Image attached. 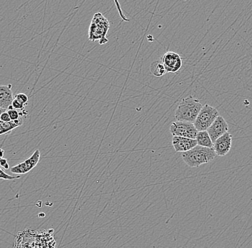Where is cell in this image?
<instances>
[{
	"label": "cell",
	"mask_w": 252,
	"mask_h": 248,
	"mask_svg": "<svg viewBox=\"0 0 252 248\" xmlns=\"http://www.w3.org/2000/svg\"><path fill=\"white\" fill-rule=\"evenodd\" d=\"M170 132L173 137H182V138L196 139L198 130L191 122L184 121H174L170 126Z\"/></svg>",
	"instance_id": "obj_5"
},
{
	"label": "cell",
	"mask_w": 252,
	"mask_h": 248,
	"mask_svg": "<svg viewBox=\"0 0 252 248\" xmlns=\"http://www.w3.org/2000/svg\"><path fill=\"white\" fill-rule=\"evenodd\" d=\"M228 125L226 121L223 117L220 115L216 120L213 122L210 128L208 129L207 132L212 139L213 143L220 137L226 134L228 131Z\"/></svg>",
	"instance_id": "obj_8"
},
{
	"label": "cell",
	"mask_w": 252,
	"mask_h": 248,
	"mask_svg": "<svg viewBox=\"0 0 252 248\" xmlns=\"http://www.w3.org/2000/svg\"><path fill=\"white\" fill-rule=\"evenodd\" d=\"M109 21L100 12L94 15L89 28V40L94 42L99 40L100 45L108 42L106 34L109 29Z\"/></svg>",
	"instance_id": "obj_3"
},
{
	"label": "cell",
	"mask_w": 252,
	"mask_h": 248,
	"mask_svg": "<svg viewBox=\"0 0 252 248\" xmlns=\"http://www.w3.org/2000/svg\"><path fill=\"white\" fill-rule=\"evenodd\" d=\"M172 144L176 152H186L198 145L196 139L182 138V137H173Z\"/></svg>",
	"instance_id": "obj_10"
},
{
	"label": "cell",
	"mask_w": 252,
	"mask_h": 248,
	"mask_svg": "<svg viewBox=\"0 0 252 248\" xmlns=\"http://www.w3.org/2000/svg\"><path fill=\"white\" fill-rule=\"evenodd\" d=\"M20 175H17V176H11V175H8L6 173L3 169L0 168V180H13L15 179H20Z\"/></svg>",
	"instance_id": "obj_15"
},
{
	"label": "cell",
	"mask_w": 252,
	"mask_h": 248,
	"mask_svg": "<svg viewBox=\"0 0 252 248\" xmlns=\"http://www.w3.org/2000/svg\"></svg>",
	"instance_id": "obj_23"
},
{
	"label": "cell",
	"mask_w": 252,
	"mask_h": 248,
	"mask_svg": "<svg viewBox=\"0 0 252 248\" xmlns=\"http://www.w3.org/2000/svg\"><path fill=\"white\" fill-rule=\"evenodd\" d=\"M202 108L203 105L198 99L193 96L184 97L178 105L175 112V118L176 121L193 123Z\"/></svg>",
	"instance_id": "obj_1"
},
{
	"label": "cell",
	"mask_w": 252,
	"mask_h": 248,
	"mask_svg": "<svg viewBox=\"0 0 252 248\" xmlns=\"http://www.w3.org/2000/svg\"><path fill=\"white\" fill-rule=\"evenodd\" d=\"M12 106L13 107L14 110H16L20 112V111H23L24 110H25V108L26 105L20 103V102H19L18 100H16V99H14L13 102H12Z\"/></svg>",
	"instance_id": "obj_18"
},
{
	"label": "cell",
	"mask_w": 252,
	"mask_h": 248,
	"mask_svg": "<svg viewBox=\"0 0 252 248\" xmlns=\"http://www.w3.org/2000/svg\"><path fill=\"white\" fill-rule=\"evenodd\" d=\"M196 139L198 145L201 147H208V148H213L214 147V143L207 131L198 132Z\"/></svg>",
	"instance_id": "obj_13"
},
{
	"label": "cell",
	"mask_w": 252,
	"mask_h": 248,
	"mask_svg": "<svg viewBox=\"0 0 252 248\" xmlns=\"http://www.w3.org/2000/svg\"><path fill=\"white\" fill-rule=\"evenodd\" d=\"M4 151L2 150V149H0V160L2 159L3 157H4Z\"/></svg>",
	"instance_id": "obj_21"
},
{
	"label": "cell",
	"mask_w": 252,
	"mask_h": 248,
	"mask_svg": "<svg viewBox=\"0 0 252 248\" xmlns=\"http://www.w3.org/2000/svg\"><path fill=\"white\" fill-rule=\"evenodd\" d=\"M232 145V136L229 133H226L214 142V149L216 155L223 157L227 155L231 150Z\"/></svg>",
	"instance_id": "obj_9"
},
{
	"label": "cell",
	"mask_w": 252,
	"mask_h": 248,
	"mask_svg": "<svg viewBox=\"0 0 252 248\" xmlns=\"http://www.w3.org/2000/svg\"><path fill=\"white\" fill-rule=\"evenodd\" d=\"M23 124V119L20 117L19 120L5 122L0 120V136L7 134L15 128L21 126Z\"/></svg>",
	"instance_id": "obj_12"
},
{
	"label": "cell",
	"mask_w": 252,
	"mask_h": 248,
	"mask_svg": "<svg viewBox=\"0 0 252 248\" xmlns=\"http://www.w3.org/2000/svg\"><path fill=\"white\" fill-rule=\"evenodd\" d=\"M7 111L8 114H9V117H10L11 121L17 120L21 117L20 112L16 110H8Z\"/></svg>",
	"instance_id": "obj_16"
},
{
	"label": "cell",
	"mask_w": 252,
	"mask_h": 248,
	"mask_svg": "<svg viewBox=\"0 0 252 248\" xmlns=\"http://www.w3.org/2000/svg\"><path fill=\"white\" fill-rule=\"evenodd\" d=\"M0 166L5 169L9 168V163H8L7 160L4 159V158H2V159L0 160Z\"/></svg>",
	"instance_id": "obj_20"
},
{
	"label": "cell",
	"mask_w": 252,
	"mask_h": 248,
	"mask_svg": "<svg viewBox=\"0 0 252 248\" xmlns=\"http://www.w3.org/2000/svg\"><path fill=\"white\" fill-rule=\"evenodd\" d=\"M40 157V151L39 150H36L29 158L25 160L23 163H19L17 165L13 166L10 169L11 172L18 175L28 173L38 164Z\"/></svg>",
	"instance_id": "obj_6"
},
{
	"label": "cell",
	"mask_w": 252,
	"mask_h": 248,
	"mask_svg": "<svg viewBox=\"0 0 252 248\" xmlns=\"http://www.w3.org/2000/svg\"><path fill=\"white\" fill-rule=\"evenodd\" d=\"M6 110L2 109V108H0V117H1V114H3L4 112H6Z\"/></svg>",
	"instance_id": "obj_22"
},
{
	"label": "cell",
	"mask_w": 252,
	"mask_h": 248,
	"mask_svg": "<svg viewBox=\"0 0 252 248\" xmlns=\"http://www.w3.org/2000/svg\"><path fill=\"white\" fill-rule=\"evenodd\" d=\"M151 73L156 77H161L166 73L164 65L161 60L154 61L150 66Z\"/></svg>",
	"instance_id": "obj_14"
},
{
	"label": "cell",
	"mask_w": 252,
	"mask_h": 248,
	"mask_svg": "<svg viewBox=\"0 0 252 248\" xmlns=\"http://www.w3.org/2000/svg\"><path fill=\"white\" fill-rule=\"evenodd\" d=\"M0 120L5 122H11V119L10 117H9L7 111H6V112H4L2 114H1V117H0Z\"/></svg>",
	"instance_id": "obj_19"
},
{
	"label": "cell",
	"mask_w": 252,
	"mask_h": 248,
	"mask_svg": "<svg viewBox=\"0 0 252 248\" xmlns=\"http://www.w3.org/2000/svg\"><path fill=\"white\" fill-rule=\"evenodd\" d=\"M161 61L166 72L176 73L179 72L182 67V58L175 52H167L163 55Z\"/></svg>",
	"instance_id": "obj_7"
},
{
	"label": "cell",
	"mask_w": 252,
	"mask_h": 248,
	"mask_svg": "<svg viewBox=\"0 0 252 248\" xmlns=\"http://www.w3.org/2000/svg\"><path fill=\"white\" fill-rule=\"evenodd\" d=\"M214 149L197 145L191 150L181 154L184 163L190 167H198L204 164H207L215 159Z\"/></svg>",
	"instance_id": "obj_2"
},
{
	"label": "cell",
	"mask_w": 252,
	"mask_h": 248,
	"mask_svg": "<svg viewBox=\"0 0 252 248\" xmlns=\"http://www.w3.org/2000/svg\"><path fill=\"white\" fill-rule=\"evenodd\" d=\"M15 99L16 100H18L20 103H23V104L27 105H28V96L25 93H19L17 94V95L15 96Z\"/></svg>",
	"instance_id": "obj_17"
},
{
	"label": "cell",
	"mask_w": 252,
	"mask_h": 248,
	"mask_svg": "<svg viewBox=\"0 0 252 248\" xmlns=\"http://www.w3.org/2000/svg\"><path fill=\"white\" fill-rule=\"evenodd\" d=\"M220 116V112L217 108L206 104L203 106L196 120L193 122L195 128L198 132L207 131L213 122Z\"/></svg>",
	"instance_id": "obj_4"
},
{
	"label": "cell",
	"mask_w": 252,
	"mask_h": 248,
	"mask_svg": "<svg viewBox=\"0 0 252 248\" xmlns=\"http://www.w3.org/2000/svg\"><path fill=\"white\" fill-rule=\"evenodd\" d=\"M12 85H0V108L8 110L14 100Z\"/></svg>",
	"instance_id": "obj_11"
}]
</instances>
